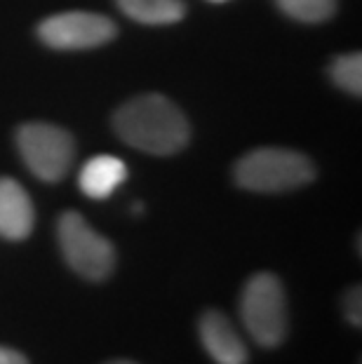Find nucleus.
<instances>
[{"label":"nucleus","instance_id":"nucleus-1","mask_svg":"<svg viewBox=\"0 0 362 364\" xmlns=\"http://www.w3.org/2000/svg\"><path fill=\"white\" fill-rule=\"evenodd\" d=\"M113 129L127 146L151 156H174L188 144V120L163 95L129 99L113 113Z\"/></svg>","mask_w":362,"mask_h":364},{"label":"nucleus","instance_id":"nucleus-2","mask_svg":"<svg viewBox=\"0 0 362 364\" xmlns=\"http://www.w3.org/2000/svg\"><path fill=\"white\" fill-rule=\"evenodd\" d=\"M235 183L254 193L294 191L315 179V165L304 153L287 149H257L233 167Z\"/></svg>","mask_w":362,"mask_h":364},{"label":"nucleus","instance_id":"nucleus-3","mask_svg":"<svg viewBox=\"0 0 362 364\" xmlns=\"http://www.w3.org/2000/svg\"><path fill=\"white\" fill-rule=\"evenodd\" d=\"M240 317L250 336L264 348H275L287 334V296L282 282L271 273H259L245 284Z\"/></svg>","mask_w":362,"mask_h":364},{"label":"nucleus","instance_id":"nucleus-4","mask_svg":"<svg viewBox=\"0 0 362 364\" xmlns=\"http://www.w3.org/2000/svg\"><path fill=\"white\" fill-rule=\"evenodd\" d=\"M57 237L66 263L85 280L102 282L113 273L115 250L78 212L61 214Z\"/></svg>","mask_w":362,"mask_h":364},{"label":"nucleus","instance_id":"nucleus-5","mask_svg":"<svg viewBox=\"0 0 362 364\" xmlns=\"http://www.w3.org/2000/svg\"><path fill=\"white\" fill-rule=\"evenodd\" d=\"M17 149L31 172L48 183L64 179L75 156L71 134L50 122L21 125L17 132Z\"/></svg>","mask_w":362,"mask_h":364},{"label":"nucleus","instance_id":"nucleus-6","mask_svg":"<svg viewBox=\"0 0 362 364\" xmlns=\"http://www.w3.org/2000/svg\"><path fill=\"white\" fill-rule=\"evenodd\" d=\"M118 28L97 12H61L52 14L38 26V38L52 50H92L111 43Z\"/></svg>","mask_w":362,"mask_h":364},{"label":"nucleus","instance_id":"nucleus-7","mask_svg":"<svg viewBox=\"0 0 362 364\" xmlns=\"http://www.w3.org/2000/svg\"><path fill=\"white\" fill-rule=\"evenodd\" d=\"M36 212L24 186L14 179H0V237L19 242L33 230Z\"/></svg>","mask_w":362,"mask_h":364},{"label":"nucleus","instance_id":"nucleus-8","mask_svg":"<svg viewBox=\"0 0 362 364\" xmlns=\"http://www.w3.org/2000/svg\"><path fill=\"white\" fill-rule=\"evenodd\" d=\"M200 341L217 364H247V348L226 315L210 311L200 317Z\"/></svg>","mask_w":362,"mask_h":364},{"label":"nucleus","instance_id":"nucleus-9","mask_svg":"<svg viewBox=\"0 0 362 364\" xmlns=\"http://www.w3.org/2000/svg\"><path fill=\"white\" fill-rule=\"evenodd\" d=\"M127 179L125 162L115 156H97L85 162L80 169L78 183L80 191L92 200H106L113 196L115 188Z\"/></svg>","mask_w":362,"mask_h":364},{"label":"nucleus","instance_id":"nucleus-10","mask_svg":"<svg viewBox=\"0 0 362 364\" xmlns=\"http://www.w3.org/2000/svg\"><path fill=\"white\" fill-rule=\"evenodd\" d=\"M122 14L149 26L176 24L186 14L183 0H115Z\"/></svg>","mask_w":362,"mask_h":364},{"label":"nucleus","instance_id":"nucleus-11","mask_svg":"<svg viewBox=\"0 0 362 364\" xmlns=\"http://www.w3.org/2000/svg\"><path fill=\"white\" fill-rule=\"evenodd\" d=\"M275 3L287 17L304 24L327 21L336 10V0H275Z\"/></svg>","mask_w":362,"mask_h":364},{"label":"nucleus","instance_id":"nucleus-12","mask_svg":"<svg viewBox=\"0 0 362 364\" xmlns=\"http://www.w3.org/2000/svg\"><path fill=\"white\" fill-rule=\"evenodd\" d=\"M329 78H332L339 87L346 90L348 95H362V57L358 52L341 54L329 66Z\"/></svg>","mask_w":362,"mask_h":364},{"label":"nucleus","instance_id":"nucleus-13","mask_svg":"<svg viewBox=\"0 0 362 364\" xmlns=\"http://www.w3.org/2000/svg\"><path fill=\"white\" fill-rule=\"evenodd\" d=\"M346 317H348L351 324L360 327V320H362V294H360V287H353V289L346 294Z\"/></svg>","mask_w":362,"mask_h":364},{"label":"nucleus","instance_id":"nucleus-14","mask_svg":"<svg viewBox=\"0 0 362 364\" xmlns=\"http://www.w3.org/2000/svg\"><path fill=\"white\" fill-rule=\"evenodd\" d=\"M0 364H28V360L21 353L0 346Z\"/></svg>","mask_w":362,"mask_h":364},{"label":"nucleus","instance_id":"nucleus-15","mask_svg":"<svg viewBox=\"0 0 362 364\" xmlns=\"http://www.w3.org/2000/svg\"><path fill=\"white\" fill-rule=\"evenodd\" d=\"M109 364H134V362H129V360H115V362H109Z\"/></svg>","mask_w":362,"mask_h":364},{"label":"nucleus","instance_id":"nucleus-16","mask_svg":"<svg viewBox=\"0 0 362 364\" xmlns=\"http://www.w3.org/2000/svg\"><path fill=\"white\" fill-rule=\"evenodd\" d=\"M210 3H228V0H210Z\"/></svg>","mask_w":362,"mask_h":364}]
</instances>
